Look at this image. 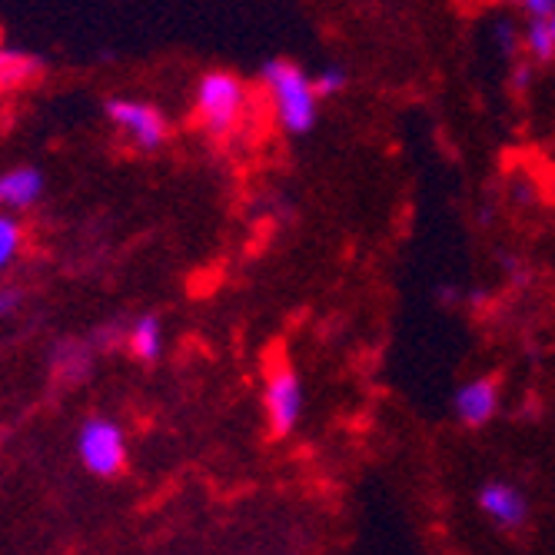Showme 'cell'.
<instances>
[{
  "mask_svg": "<svg viewBox=\"0 0 555 555\" xmlns=\"http://www.w3.org/2000/svg\"><path fill=\"white\" fill-rule=\"evenodd\" d=\"M107 117L140 150H157L167 140V117L154 104H140V100H111Z\"/></svg>",
  "mask_w": 555,
  "mask_h": 555,
  "instance_id": "8992f818",
  "label": "cell"
},
{
  "mask_svg": "<svg viewBox=\"0 0 555 555\" xmlns=\"http://www.w3.org/2000/svg\"><path fill=\"white\" fill-rule=\"evenodd\" d=\"M529 83H532V64L529 61H516V67H513V90L526 93Z\"/></svg>",
  "mask_w": 555,
  "mask_h": 555,
  "instance_id": "2e32d148",
  "label": "cell"
},
{
  "mask_svg": "<svg viewBox=\"0 0 555 555\" xmlns=\"http://www.w3.org/2000/svg\"><path fill=\"white\" fill-rule=\"evenodd\" d=\"M260 77L273 96L280 127L289 137H307L320 120V96H317L313 77L286 57H270L260 67Z\"/></svg>",
  "mask_w": 555,
  "mask_h": 555,
  "instance_id": "6da1fadb",
  "label": "cell"
},
{
  "mask_svg": "<svg viewBox=\"0 0 555 555\" xmlns=\"http://www.w3.org/2000/svg\"><path fill=\"white\" fill-rule=\"evenodd\" d=\"M522 43H526V50L539 64H552L555 61V37H552L545 17H529V24L522 30Z\"/></svg>",
  "mask_w": 555,
  "mask_h": 555,
  "instance_id": "8fae6325",
  "label": "cell"
},
{
  "mask_svg": "<svg viewBox=\"0 0 555 555\" xmlns=\"http://www.w3.org/2000/svg\"><path fill=\"white\" fill-rule=\"evenodd\" d=\"M476 509L499 529V532H522L532 519V502L529 495L509 482V479H486L479 489H476Z\"/></svg>",
  "mask_w": 555,
  "mask_h": 555,
  "instance_id": "5b68a950",
  "label": "cell"
},
{
  "mask_svg": "<svg viewBox=\"0 0 555 555\" xmlns=\"http://www.w3.org/2000/svg\"><path fill=\"white\" fill-rule=\"evenodd\" d=\"M519 8L529 14V17H548L555 11V0H519Z\"/></svg>",
  "mask_w": 555,
  "mask_h": 555,
  "instance_id": "ac0fdd59",
  "label": "cell"
},
{
  "mask_svg": "<svg viewBox=\"0 0 555 555\" xmlns=\"http://www.w3.org/2000/svg\"><path fill=\"white\" fill-rule=\"evenodd\" d=\"M495 43L502 50V57H509V61L519 57V34H516L513 21H499L495 24Z\"/></svg>",
  "mask_w": 555,
  "mask_h": 555,
  "instance_id": "9a60e30c",
  "label": "cell"
},
{
  "mask_svg": "<svg viewBox=\"0 0 555 555\" xmlns=\"http://www.w3.org/2000/svg\"><path fill=\"white\" fill-rule=\"evenodd\" d=\"M21 223L8 214H0V270H4L14 257H17V249H21Z\"/></svg>",
  "mask_w": 555,
  "mask_h": 555,
  "instance_id": "5bb4252c",
  "label": "cell"
},
{
  "mask_svg": "<svg viewBox=\"0 0 555 555\" xmlns=\"http://www.w3.org/2000/svg\"><path fill=\"white\" fill-rule=\"evenodd\" d=\"M54 373L61 379H83L90 373V349L87 346H74V343H64L57 352H54Z\"/></svg>",
  "mask_w": 555,
  "mask_h": 555,
  "instance_id": "7c38bea8",
  "label": "cell"
},
{
  "mask_svg": "<svg viewBox=\"0 0 555 555\" xmlns=\"http://www.w3.org/2000/svg\"><path fill=\"white\" fill-rule=\"evenodd\" d=\"M313 87H317V96L326 100V96H336L349 87V70L343 64H326L317 77H313Z\"/></svg>",
  "mask_w": 555,
  "mask_h": 555,
  "instance_id": "4fadbf2b",
  "label": "cell"
},
{
  "mask_svg": "<svg viewBox=\"0 0 555 555\" xmlns=\"http://www.w3.org/2000/svg\"><path fill=\"white\" fill-rule=\"evenodd\" d=\"M77 456L87 473L100 479H114L127 466V442L124 429L114 420H87L77 433Z\"/></svg>",
  "mask_w": 555,
  "mask_h": 555,
  "instance_id": "3957f363",
  "label": "cell"
},
{
  "mask_svg": "<svg viewBox=\"0 0 555 555\" xmlns=\"http://www.w3.org/2000/svg\"><path fill=\"white\" fill-rule=\"evenodd\" d=\"M452 413H456V420L466 429L489 426L499 413V376L489 373V376H479V379L460 386L456 396H452Z\"/></svg>",
  "mask_w": 555,
  "mask_h": 555,
  "instance_id": "52a82bcc",
  "label": "cell"
},
{
  "mask_svg": "<svg viewBox=\"0 0 555 555\" xmlns=\"http://www.w3.org/2000/svg\"><path fill=\"white\" fill-rule=\"evenodd\" d=\"M243 107H246V90L236 74L230 70L204 74V80L196 87V117L207 133L227 137L240 124Z\"/></svg>",
  "mask_w": 555,
  "mask_h": 555,
  "instance_id": "7a4b0ae2",
  "label": "cell"
},
{
  "mask_svg": "<svg viewBox=\"0 0 555 555\" xmlns=\"http://www.w3.org/2000/svg\"><path fill=\"white\" fill-rule=\"evenodd\" d=\"M127 346L130 352L140 360V363H157L160 352H164V323L160 317L146 313L133 323L130 336H127Z\"/></svg>",
  "mask_w": 555,
  "mask_h": 555,
  "instance_id": "9c48e42d",
  "label": "cell"
},
{
  "mask_svg": "<svg viewBox=\"0 0 555 555\" xmlns=\"http://www.w3.org/2000/svg\"><path fill=\"white\" fill-rule=\"evenodd\" d=\"M302 402H307V396H302L299 373L289 363L270 370L267 389H263V413H267V426L273 439H283L299 426Z\"/></svg>",
  "mask_w": 555,
  "mask_h": 555,
  "instance_id": "277c9868",
  "label": "cell"
},
{
  "mask_svg": "<svg viewBox=\"0 0 555 555\" xmlns=\"http://www.w3.org/2000/svg\"><path fill=\"white\" fill-rule=\"evenodd\" d=\"M43 196V173L37 167H17L0 173V210H27Z\"/></svg>",
  "mask_w": 555,
  "mask_h": 555,
  "instance_id": "ba28073f",
  "label": "cell"
},
{
  "mask_svg": "<svg viewBox=\"0 0 555 555\" xmlns=\"http://www.w3.org/2000/svg\"><path fill=\"white\" fill-rule=\"evenodd\" d=\"M34 74H40V61L34 54H21V50H0V87L24 83Z\"/></svg>",
  "mask_w": 555,
  "mask_h": 555,
  "instance_id": "30bf717a",
  "label": "cell"
},
{
  "mask_svg": "<svg viewBox=\"0 0 555 555\" xmlns=\"http://www.w3.org/2000/svg\"><path fill=\"white\" fill-rule=\"evenodd\" d=\"M545 24H548V30H552V37H555V11H552V14L545 17Z\"/></svg>",
  "mask_w": 555,
  "mask_h": 555,
  "instance_id": "d6986e66",
  "label": "cell"
},
{
  "mask_svg": "<svg viewBox=\"0 0 555 555\" xmlns=\"http://www.w3.org/2000/svg\"><path fill=\"white\" fill-rule=\"evenodd\" d=\"M21 289H0V320L4 317H11V313H17V307H21Z\"/></svg>",
  "mask_w": 555,
  "mask_h": 555,
  "instance_id": "e0dca14e",
  "label": "cell"
}]
</instances>
